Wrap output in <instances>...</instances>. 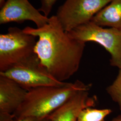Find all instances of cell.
<instances>
[{"instance_id": "cell-14", "label": "cell", "mask_w": 121, "mask_h": 121, "mask_svg": "<svg viewBox=\"0 0 121 121\" xmlns=\"http://www.w3.org/2000/svg\"><path fill=\"white\" fill-rule=\"evenodd\" d=\"M15 121H51L49 116L44 117H30L23 118Z\"/></svg>"}, {"instance_id": "cell-7", "label": "cell", "mask_w": 121, "mask_h": 121, "mask_svg": "<svg viewBox=\"0 0 121 121\" xmlns=\"http://www.w3.org/2000/svg\"><path fill=\"white\" fill-rule=\"evenodd\" d=\"M26 20L34 22L39 28L48 23L49 17L40 13L28 0H7L0 11V24Z\"/></svg>"}, {"instance_id": "cell-12", "label": "cell", "mask_w": 121, "mask_h": 121, "mask_svg": "<svg viewBox=\"0 0 121 121\" xmlns=\"http://www.w3.org/2000/svg\"><path fill=\"white\" fill-rule=\"evenodd\" d=\"M106 91L121 111V68L113 82L106 88Z\"/></svg>"}, {"instance_id": "cell-2", "label": "cell", "mask_w": 121, "mask_h": 121, "mask_svg": "<svg viewBox=\"0 0 121 121\" xmlns=\"http://www.w3.org/2000/svg\"><path fill=\"white\" fill-rule=\"evenodd\" d=\"M91 87V84L77 80L63 86H40L31 89L13 115L15 120L27 117H48L78 92L89 91Z\"/></svg>"}, {"instance_id": "cell-15", "label": "cell", "mask_w": 121, "mask_h": 121, "mask_svg": "<svg viewBox=\"0 0 121 121\" xmlns=\"http://www.w3.org/2000/svg\"><path fill=\"white\" fill-rule=\"evenodd\" d=\"M0 121H15L13 114L0 112Z\"/></svg>"}, {"instance_id": "cell-4", "label": "cell", "mask_w": 121, "mask_h": 121, "mask_svg": "<svg viewBox=\"0 0 121 121\" xmlns=\"http://www.w3.org/2000/svg\"><path fill=\"white\" fill-rule=\"evenodd\" d=\"M68 33L71 37L85 43L92 41L100 44L111 55L110 65L121 68V30L104 28L90 21Z\"/></svg>"}, {"instance_id": "cell-11", "label": "cell", "mask_w": 121, "mask_h": 121, "mask_svg": "<svg viewBox=\"0 0 121 121\" xmlns=\"http://www.w3.org/2000/svg\"><path fill=\"white\" fill-rule=\"evenodd\" d=\"M111 112L110 108L96 109L89 107L81 111L77 121H104L105 118Z\"/></svg>"}, {"instance_id": "cell-16", "label": "cell", "mask_w": 121, "mask_h": 121, "mask_svg": "<svg viewBox=\"0 0 121 121\" xmlns=\"http://www.w3.org/2000/svg\"><path fill=\"white\" fill-rule=\"evenodd\" d=\"M107 121H121V115L118 116L117 117H116L112 119L111 120Z\"/></svg>"}, {"instance_id": "cell-10", "label": "cell", "mask_w": 121, "mask_h": 121, "mask_svg": "<svg viewBox=\"0 0 121 121\" xmlns=\"http://www.w3.org/2000/svg\"><path fill=\"white\" fill-rule=\"evenodd\" d=\"M91 21L102 27L121 30V0H112L92 18Z\"/></svg>"}, {"instance_id": "cell-8", "label": "cell", "mask_w": 121, "mask_h": 121, "mask_svg": "<svg viewBox=\"0 0 121 121\" xmlns=\"http://www.w3.org/2000/svg\"><path fill=\"white\" fill-rule=\"evenodd\" d=\"M89 91H81L72 96L49 116L51 121H77L83 108L95 107L97 101L95 95H90Z\"/></svg>"}, {"instance_id": "cell-9", "label": "cell", "mask_w": 121, "mask_h": 121, "mask_svg": "<svg viewBox=\"0 0 121 121\" xmlns=\"http://www.w3.org/2000/svg\"><path fill=\"white\" fill-rule=\"evenodd\" d=\"M27 91L13 79L0 75V112L13 114L24 101Z\"/></svg>"}, {"instance_id": "cell-6", "label": "cell", "mask_w": 121, "mask_h": 121, "mask_svg": "<svg viewBox=\"0 0 121 121\" xmlns=\"http://www.w3.org/2000/svg\"><path fill=\"white\" fill-rule=\"evenodd\" d=\"M0 75L13 79L27 91L40 86H60L66 83L54 78L39 61L18 65L0 72Z\"/></svg>"}, {"instance_id": "cell-5", "label": "cell", "mask_w": 121, "mask_h": 121, "mask_svg": "<svg viewBox=\"0 0 121 121\" xmlns=\"http://www.w3.org/2000/svg\"><path fill=\"white\" fill-rule=\"evenodd\" d=\"M112 0H66L57 9L56 16L67 32L91 21Z\"/></svg>"}, {"instance_id": "cell-3", "label": "cell", "mask_w": 121, "mask_h": 121, "mask_svg": "<svg viewBox=\"0 0 121 121\" xmlns=\"http://www.w3.org/2000/svg\"><path fill=\"white\" fill-rule=\"evenodd\" d=\"M36 37L17 27L0 35V72L20 65L39 62L35 52Z\"/></svg>"}, {"instance_id": "cell-17", "label": "cell", "mask_w": 121, "mask_h": 121, "mask_svg": "<svg viewBox=\"0 0 121 121\" xmlns=\"http://www.w3.org/2000/svg\"><path fill=\"white\" fill-rule=\"evenodd\" d=\"M6 1L5 0H0V7L1 8L2 6L4 5Z\"/></svg>"}, {"instance_id": "cell-13", "label": "cell", "mask_w": 121, "mask_h": 121, "mask_svg": "<svg viewBox=\"0 0 121 121\" xmlns=\"http://www.w3.org/2000/svg\"><path fill=\"white\" fill-rule=\"evenodd\" d=\"M57 0H41V6L38 9L43 13V15L48 17L52 8Z\"/></svg>"}, {"instance_id": "cell-1", "label": "cell", "mask_w": 121, "mask_h": 121, "mask_svg": "<svg viewBox=\"0 0 121 121\" xmlns=\"http://www.w3.org/2000/svg\"><path fill=\"white\" fill-rule=\"evenodd\" d=\"M26 33L38 37L35 51L40 64L57 80L65 82L79 69L85 43L71 37L56 15L39 28L26 26Z\"/></svg>"}]
</instances>
